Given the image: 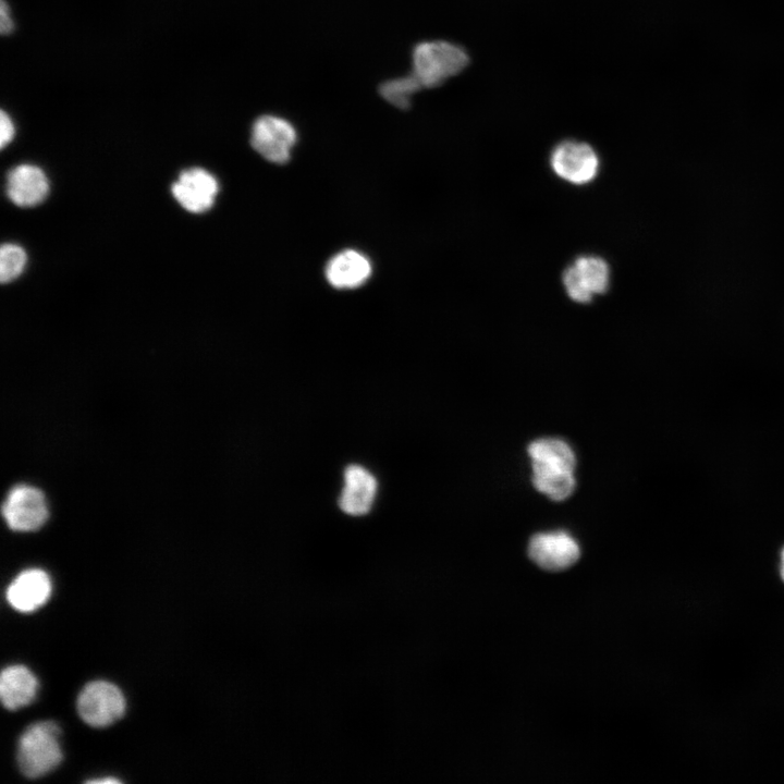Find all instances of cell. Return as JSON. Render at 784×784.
<instances>
[{
	"label": "cell",
	"instance_id": "obj_19",
	"mask_svg": "<svg viewBox=\"0 0 784 784\" xmlns=\"http://www.w3.org/2000/svg\"><path fill=\"white\" fill-rule=\"evenodd\" d=\"M14 132L11 118L2 110L0 113V145L2 148L12 140Z\"/></svg>",
	"mask_w": 784,
	"mask_h": 784
},
{
	"label": "cell",
	"instance_id": "obj_18",
	"mask_svg": "<svg viewBox=\"0 0 784 784\" xmlns=\"http://www.w3.org/2000/svg\"><path fill=\"white\" fill-rule=\"evenodd\" d=\"M26 265V253L14 244H4L0 250V279L8 283L17 278Z\"/></svg>",
	"mask_w": 784,
	"mask_h": 784
},
{
	"label": "cell",
	"instance_id": "obj_12",
	"mask_svg": "<svg viewBox=\"0 0 784 784\" xmlns=\"http://www.w3.org/2000/svg\"><path fill=\"white\" fill-rule=\"evenodd\" d=\"M344 488L339 505L350 515H364L369 512L375 500L376 478L359 465H350L344 471Z\"/></svg>",
	"mask_w": 784,
	"mask_h": 784
},
{
	"label": "cell",
	"instance_id": "obj_14",
	"mask_svg": "<svg viewBox=\"0 0 784 784\" xmlns=\"http://www.w3.org/2000/svg\"><path fill=\"white\" fill-rule=\"evenodd\" d=\"M532 473H574L576 458L571 446L563 440L542 438L528 446Z\"/></svg>",
	"mask_w": 784,
	"mask_h": 784
},
{
	"label": "cell",
	"instance_id": "obj_8",
	"mask_svg": "<svg viewBox=\"0 0 784 784\" xmlns=\"http://www.w3.org/2000/svg\"><path fill=\"white\" fill-rule=\"evenodd\" d=\"M528 555L547 571H562L572 566L580 555L577 542L566 532L535 535L528 546Z\"/></svg>",
	"mask_w": 784,
	"mask_h": 784
},
{
	"label": "cell",
	"instance_id": "obj_10",
	"mask_svg": "<svg viewBox=\"0 0 784 784\" xmlns=\"http://www.w3.org/2000/svg\"><path fill=\"white\" fill-rule=\"evenodd\" d=\"M51 595V581L40 568L20 573L7 589L8 602L20 612H32L44 605Z\"/></svg>",
	"mask_w": 784,
	"mask_h": 784
},
{
	"label": "cell",
	"instance_id": "obj_22",
	"mask_svg": "<svg viewBox=\"0 0 784 784\" xmlns=\"http://www.w3.org/2000/svg\"><path fill=\"white\" fill-rule=\"evenodd\" d=\"M780 572H781V577H782V579L784 580V549H783L782 552H781V568H780Z\"/></svg>",
	"mask_w": 784,
	"mask_h": 784
},
{
	"label": "cell",
	"instance_id": "obj_7",
	"mask_svg": "<svg viewBox=\"0 0 784 784\" xmlns=\"http://www.w3.org/2000/svg\"><path fill=\"white\" fill-rule=\"evenodd\" d=\"M550 163L555 174L573 184L592 181L599 170V158L595 149L577 140L560 143L551 152Z\"/></svg>",
	"mask_w": 784,
	"mask_h": 784
},
{
	"label": "cell",
	"instance_id": "obj_1",
	"mask_svg": "<svg viewBox=\"0 0 784 784\" xmlns=\"http://www.w3.org/2000/svg\"><path fill=\"white\" fill-rule=\"evenodd\" d=\"M469 63L467 51L446 40H427L412 51V74L421 88H436L460 74Z\"/></svg>",
	"mask_w": 784,
	"mask_h": 784
},
{
	"label": "cell",
	"instance_id": "obj_15",
	"mask_svg": "<svg viewBox=\"0 0 784 784\" xmlns=\"http://www.w3.org/2000/svg\"><path fill=\"white\" fill-rule=\"evenodd\" d=\"M37 687L35 675L24 665H11L1 673L0 697L9 710H17L30 703Z\"/></svg>",
	"mask_w": 784,
	"mask_h": 784
},
{
	"label": "cell",
	"instance_id": "obj_2",
	"mask_svg": "<svg viewBox=\"0 0 784 784\" xmlns=\"http://www.w3.org/2000/svg\"><path fill=\"white\" fill-rule=\"evenodd\" d=\"M59 736V726L50 721L34 723L25 730L17 748L19 767L25 776L37 779L59 765L62 760Z\"/></svg>",
	"mask_w": 784,
	"mask_h": 784
},
{
	"label": "cell",
	"instance_id": "obj_5",
	"mask_svg": "<svg viewBox=\"0 0 784 784\" xmlns=\"http://www.w3.org/2000/svg\"><path fill=\"white\" fill-rule=\"evenodd\" d=\"M1 511L7 525L16 531L36 530L48 517L44 493L27 485L13 487L8 492Z\"/></svg>",
	"mask_w": 784,
	"mask_h": 784
},
{
	"label": "cell",
	"instance_id": "obj_16",
	"mask_svg": "<svg viewBox=\"0 0 784 784\" xmlns=\"http://www.w3.org/2000/svg\"><path fill=\"white\" fill-rule=\"evenodd\" d=\"M421 88L416 77L407 75L391 78L383 82L379 87L380 95L391 105L399 109H408L412 97Z\"/></svg>",
	"mask_w": 784,
	"mask_h": 784
},
{
	"label": "cell",
	"instance_id": "obj_20",
	"mask_svg": "<svg viewBox=\"0 0 784 784\" xmlns=\"http://www.w3.org/2000/svg\"><path fill=\"white\" fill-rule=\"evenodd\" d=\"M0 29L3 35L10 34L14 28V23L10 17L9 7L4 0H1L0 4Z\"/></svg>",
	"mask_w": 784,
	"mask_h": 784
},
{
	"label": "cell",
	"instance_id": "obj_21",
	"mask_svg": "<svg viewBox=\"0 0 784 784\" xmlns=\"http://www.w3.org/2000/svg\"><path fill=\"white\" fill-rule=\"evenodd\" d=\"M87 783H93V784H117V783H120V780L114 779V777H102V779L89 780V781H87Z\"/></svg>",
	"mask_w": 784,
	"mask_h": 784
},
{
	"label": "cell",
	"instance_id": "obj_4",
	"mask_svg": "<svg viewBox=\"0 0 784 784\" xmlns=\"http://www.w3.org/2000/svg\"><path fill=\"white\" fill-rule=\"evenodd\" d=\"M296 140L295 127L281 117L260 115L253 124L252 146L261 157L272 163L287 162Z\"/></svg>",
	"mask_w": 784,
	"mask_h": 784
},
{
	"label": "cell",
	"instance_id": "obj_13",
	"mask_svg": "<svg viewBox=\"0 0 784 784\" xmlns=\"http://www.w3.org/2000/svg\"><path fill=\"white\" fill-rule=\"evenodd\" d=\"M371 274V265L362 253L353 249L340 252L326 267V278L335 289H355Z\"/></svg>",
	"mask_w": 784,
	"mask_h": 784
},
{
	"label": "cell",
	"instance_id": "obj_9",
	"mask_svg": "<svg viewBox=\"0 0 784 784\" xmlns=\"http://www.w3.org/2000/svg\"><path fill=\"white\" fill-rule=\"evenodd\" d=\"M218 182L209 172L194 168L183 171L172 185V193L186 210L199 213L208 210L218 194Z\"/></svg>",
	"mask_w": 784,
	"mask_h": 784
},
{
	"label": "cell",
	"instance_id": "obj_3",
	"mask_svg": "<svg viewBox=\"0 0 784 784\" xmlns=\"http://www.w3.org/2000/svg\"><path fill=\"white\" fill-rule=\"evenodd\" d=\"M77 711L82 720L94 727L111 725L124 714L125 699L112 683H88L77 698Z\"/></svg>",
	"mask_w": 784,
	"mask_h": 784
},
{
	"label": "cell",
	"instance_id": "obj_11",
	"mask_svg": "<svg viewBox=\"0 0 784 784\" xmlns=\"http://www.w3.org/2000/svg\"><path fill=\"white\" fill-rule=\"evenodd\" d=\"M48 192L49 183L46 174L36 166L21 164L8 174V196L20 207H33L40 204Z\"/></svg>",
	"mask_w": 784,
	"mask_h": 784
},
{
	"label": "cell",
	"instance_id": "obj_17",
	"mask_svg": "<svg viewBox=\"0 0 784 784\" xmlns=\"http://www.w3.org/2000/svg\"><path fill=\"white\" fill-rule=\"evenodd\" d=\"M532 483L537 490L554 501L568 498L575 488L574 473H532Z\"/></svg>",
	"mask_w": 784,
	"mask_h": 784
},
{
	"label": "cell",
	"instance_id": "obj_6",
	"mask_svg": "<svg viewBox=\"0 0 784 784\" xmlns=\"http://www.w3.org/2000/svg\"><path fill=\"white\" fill-rule=\"evenodd\" d=\"M567 295L577 303H588L610 285V268L600 257L581 256L563 273Z\"/></svg>",
	"mask_w": 784,
	"mask_h": 784
}]
</instances>
